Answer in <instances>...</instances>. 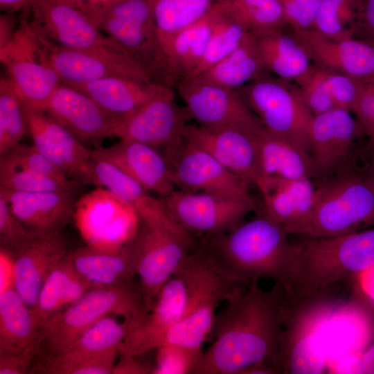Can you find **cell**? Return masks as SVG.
<instances>
[{
	"label": "cell",
	"mask_w": 374,
	"mask_h": 374,
	"mask_svg": "<svg viewBox=\"0 0 374 374\" xmlns=\"http://www.w3.org/2000/svg\"><path fill=\"white\" fill-rule=\"evenodd\" d=\"M285 301L280 284L265 291L253 283L215 314L214 340L194 374L279 373V341Z\"/></svg>",
	"instance_id": "6da1fadb"
},
{
	"label": "cell",
	"mask_w": 374,
	"mask_h": 374,
	"mask_svg": "<svg viewBox=\"0 0 374 374\" xmlns=\"http://www.w3.org/2000/svg\"><path fill=\"white\" fill-rule=\"evenodd\" d=\"M285 229L260 213L200 246L215 269L227 279L247 287L260 280L281 284L286 278L294 243Z\"/></svg>",
	"instance_id": "7a4b0ae2"
},
{
	"label": "cell",
	"mask_w": 374,
	"mask_h": 374,
	"mask_svg": "<svg viewBox=\"0 0 374 374\" xmlns=\"http://www.w3.org/2000/svg\"><path fill=\"white\" fill-rule=\"evenodd\" d=\"M233 290V284L197 247L163 286L150 310L132 323L119 354L139 357L156 350L197 301L211 294H230Z\"/></svg>",
	"instance_id": "3957f363"
},
{
	"label": "cell",
	"mask_w": 374,
	"mask_h": 374,
	"mask_svg": "<svg viewBox=\"0 0 374 374\" xmlns=\"http://www.w3.org/2000/svg\"><path fill=\"white\" fill-rule=\"evenodd\" d=\"M134 208L138 226L126 244L139 280L143 313L195 251L196 241L193 234L170 215L160 198L148 194Z\"/></svg>",
	"instance_id": "277c9868"
},
{
	"label": "cell",
	"mask_w": 374,
	"mask_h": 374,
	"mask_svg": "<svg viewBox=\"0 0 374 374\" xmlns=\"http://www.w3.org/2000/svg\"><path fill=\"white\" fill-rule=\"evenodd\" d=\"M143 311L140 285L133 280L91 289L39 326L34 364L60 354L85 330L106 316L122 317L133 322Z\"/></svg>",
	"instance_id": "5b68a950"
},
{
	"label": "cell",
	"mask_w": 374,
	"mask_h": 374,
	"mask_svg": "<svg viewBox=\"0 0 374 374\" xmlns=\"http://www.w3.org/2000/svg\"><path fill=\"white\" fill-rule=\"evenodd\" d=\"M374 226V184L364 175L344 174L315 186L308 222L294 235L327 238Z\"/></svg>",
	"instance_id": "8992f818"
},
{
	"label": "cell",
	"mask_w": 374,
	"mask_h": 374,
	"mask_svg": "<svg viewBox=\"0 0 374 374\" xmlns=\"http://www.w3.org/2000/svg\"><path fill=\"white\" fill-rule=\"evenodd\" d=\"M100 29L121 46L159 84L175 87L177 79L159 40L148 0H122L100 20Z\"/></svg>",
	"instance_id": "52a82bcc"
},
{
	"label": "cell",
	"mask_w": 374,
	"mask_h": 374,
	"mask_svg": "<svg viewBox=\"0 0 374 374\" xmlns=\"http://www.w3.org/2000/svg\"><path fill=\"white\" fill-rule=\"evenodd\" d=\"M262 126L310 152L309 131L313 114L299 85L267 72L238 89Z\"/></svg>",
	"instance_id": "ba28073f"
},
{
	"label": "cell",
	"mask_w": 374,
	"mask_h": 374,
	"mask_svg": "<svg viewBox=\"0 0 374 374\" xmlns=\"http://www.w3.org/2000/svg\"><path fill=\"white\" fill-rule=\"evenodd\" d=\"M0 60L24 103L43 110L61 80L46 60L28 17L20 19L14 36L0 48Z\"/></svg>",
	"instance_id": "9c48e42d"
},
{
	"label": "cell",
	"mask_w": 374,
	"mask_h": 374,
	"mask_svg": "<svg viewBox=\"0 0 374 374\" xmlns=\"http://www.w3.org/2000/svg\"><path fill=\"white\" fill-rule=\"evenodd\" d=\"M32 25L46 60L62 83H82L108 77L154 82L145 69L124 51L104 47H63L47 39Z\"/></svg>",
	"instance_id": "30bf717a"
},
{
	"label": "cell",
	"mask_w": 374,
	"mask_h": 374,
	"mask_svg": "<svg viewBox=\"0 0 374 374\" xmlns=\"http://www.w3.org/2000/svg\"><path fill=\"white\" fill-rule=\"evenodd\" d=\"M161 153L169 165L173 184L180 190L236 199L253 198L247 183L184 137Z\"/></svg>",
	"instance_id": "8fae6325"
},
{
	"label": "cell",
	"mask_w": 374,
	"mask_h": 374,
	"mask_svg": "<svg viewBox=\"0 0 374 374\" xmlns=\"http://www.w3.org/2000/svg\"><path fill=\"white\" fill-rule=\"evenodd\" d=\"M328 310V301L285 305L279 341L278 368L292 374L320 373L324 368L317 330Z\"/></svg>",
	"instance_id": "7c38bea8"
},
{
	"label": "cell",
	"mask_w": 374,
	"mask_h": 374,
	"mask_svg": "<svg viewBox=\"0 0 374 374\" xmlns=\"http://www.w3.org/2000/svg\"><path fill=\"white\" fill-rule=\"evenodd\" d=\"M191 118L205 127H234L252 134L262 126L239 91L193 78L175 86Z\"/></svg>",
	"instance_id": "4fadbf2b"
},
{
	"label": "cell",
	"mask_w": 374,
	"mask_h": 374,
	"mask_svg": "<svg viewBox=\"0 0 374 374\" xmlns=\"http://www.w3.org/2000/svg\"><path fill=\"white\" fill-rule=\"evenodd\" d=\"M170 215L192 233L210 237L220 234L243 222L257 209L253 198L236 199L205 193L175 190L160 198Z\"/></svg>",
	"instance_id": "5bb4252c"
},
{
	"label": "cell",
	"mask_w": 374,
	"mask_h": 374,
	"mask_svg": "<svg viewBox=\"0 0 374 374\" xmlns=\"http://www.w3.org/2000/svg\"><path fill=\"white\" fill-rule=\"evenodd\" d=\"M190 120L186 107L177 103L173 88L166 87L122 118L115 137L142 143L161 152L183 139L184 129Z\"/></svg>",
	"instance_id": "9a60e30c"
},
{
	"label": "cell",
	"mask_w": 374,
	"mask_h": 374,
	"mask_svg": "<svg viewBox=\"0 0 374 374\" xmlns=\"http://www.w3.org/2000/svg\"><path fill=\"white\" fill-rule=\"evenodd\" d=\"M43 111L82 143L93 148L100 147L106 139L115 136L120 121L87 94L62 82Z\"/></svg>",
	"instance_id": "2e32d148"
},
{
	"label": "cell",
	"mask_w": 374,
	"mask_h": 374,
	"mask_svg": "<svg viewBox=\"0 0 374 374\" xmlns=\"http://www.w3.org/2000/svg\"><path fill=\"white\" fill-rule=\"evenodd\" d=\"M28 11L33 26L49 41L66 48H111L126 52L82 11L58 0H35Z\"/></svg>",
	"instance_id": "e0dca14e"
},
{
	"label": "cell",
	"mask_w": 374,
	"mask_h": 374,
	"mask_svg": "<svg viewBox=\"0 0 374 374\" xmlns=\"http://www.w3.org/2000/svg\"><path fill=\"white\" fill-rule=\"evenodd\" d=\"M316 65L350 76L362 83L374 80V42L350 37L328 39L314 29H293L292 33Z\"/></svg>",
	"instance_id": "ac0fdd59"
},
{
	"label": "cell",
	"mask_w": 374,
	"mask_h": 374,
	"mask_svg": "<svg viewBox=\"0 0 374 374\" xmlns=\"http://www.w3.org/2000/svg\"><path fill=\"white\" fill-rule=\"evenodd\" d=\"M69 251L62 231L35 236L8 256L15 290L33 310L42 285L54 267Z\"/></svg>",
	"instance_id": "d6986e66"
},
{
	"label": "cell",
	"mask_w": 374,
	"mask_h": 374,
	"mask_svg": "<svg viewBox=\"0 0 374 374\" xmlns=\"http://www.w3.org/2000/svg\"><path fill=\"white\" fill-rule=\"evenodd\" d=\"M183 136L249 185L254 184L257 172L255 134L234 127H205L188 123Z\"/></svg>",
	"instance_id": "ffe728a7"
},
{
	"label": "cell",
	"mask_w": 374,
	"mask_h": 374,
	"mask_svg": "<svg viewBox=\"0 0 374 374\" xmlns=\"http://www.w3.org/2000/svg\"><path fill=\"white\" fill-rule=\"evenodd\" d=\"M33 144L69 178L80 183L91 158L89 148L43 110L24 104Z\"/></svg>",
	"instance_id": "44dd1931"
},
{
	"label": "cell",
	"mask_w": 374,
	"mask_h": 374,
	"mask_svg": "<svg viewBox=\"0 0 374 374\" xmlns=\"http://www.w3.org/2000/svg\"><path fill=\"white\" fill-rule=\"evenodd\" d=\"M76 191L22 193L0 186L13 214L34 236L62 231L73 217Z\"/></svg>",
	"instance_id": "7402d4cb"
},
{
	"label": "cell",
	"mask_w": 374,
	"mask_h": 374,
	"mask_svg": "<svg viewBox=\"0 0 374 374\" xmlns=\"http://www.w3.org/2000/svg\"><path fill=\"white\" fill-rule=\"evenodd\" d=\"M352 112L335 107L313 116L309 131L315 168L326 172L350 152L356 139L364 134Z\"/></svg>",
	"instance_id": "603a6c76"
},
{
	"label": "cell",
	"mask_w": 374,
	"mask_h": 374,
	"mask_svg": "<svg viewBox=\"0 0 374 374\" xmlns=\"http://www.w3.org/2000/svg\"><path fill=\"white\" fill-rule=\"evenodd\" d=\"M263 201L260 213L294 235L309 220L315 186L310 177L297 179L269 178L255 184Z\"/></svg>",
	"instance_id": "cb8c5ba5"
},
{
	"label": "cell",
	"mask_w": 374,
	"mask_h": 374,
	"mask_svg": "<svg viewBox=\"0 0 374 374\" xmlns=\"http://www.w3.org/2000/svg\"><path fill=\"white\" fill-rule=\"evenodd\" d=\"M93 149L122 168L147 192L163 198L175 190L167 160L150 145L119 139L109 146Z\"/></svg>",
	"instance_id": "d4e9b609"
},
{
	"label": "cell",
	"mask_w": 374,
	"mask_h": 374,
	"mask_svg": "<svg viewBox=\"0 0 374 374\" xmlns=\"http://www.w3.org/2000/svg\"><path fill=\"white\" fill-rule=\"evenodd\" d=\"M255 139L257 172L254 185L269 178H310L315 167L312 159L291 141L263 127L256 132Z\"/></svg>",
	"instance_id": "484cf974"
},
{
	"label": "cell",
	"mask_w": 374,
	"mask_h": 374,
	"mask_svg": "<svg viewBox=\"0 0 374 374\" xmlns=\"http://www.w3.org/2000/svg\"><path fill=\"white\" fill-rule=\"evenodd\" d=\"M87 94L120 121L162 91L166 87L123 77H108L82 83L66 84Z\"/></svg>",
	"instance_id": "4316f807"
},
{
	"label": "cell",
	"mask_w": 374,
	"mask_h": 374,
	"mask_svg": "<svg viewBox=\"0 0 374 374\" xmlns=\"http://www.w3.org/2000/svg\"><path fill=\"white\" fill-rule=\"evenodd\" d=\"M68 257L93 288L123 284L136 276L134 259L126 244L116 248L88 244L69 251Z\"/></svg>",
	"instance_id": "83f0119b"
},
{
	"label": "cell",
	"mask_w": 374,
	"mask_h": 374,
	"mask_svg": "<svg viewBox=\"0 0 374 374\" xmlns=\"http://www.w3.org/2000/svg\"><path fill=\"white\" fill-rule=\"evenodd\" d=\"M267 72L299 85L309 75L314 65L302 44L282 28L252 32Z\"/></svg>",
	"instance_id": "f1b7e54d"
},
{
	"label": "cell",
	"mask_w": 374,
	"mask_h": 374,
	"mask_svg": "<svg viewBox=\"0 0 374 374\" xmlns=\"http://www.w3.org/2000/svg\"><path fill=\"white\" fill-rule=\"evenodd\" d=\"M39 324L12 283L0 292V354L38 350Z\"/></svg>",
	"instance_id": "f546056e"
},
{
	"label": "cell",
	"mask_w": 374,
	"mask_h": 374,
	"mask_svg": "<svg viewBox=\"0 0 374 374\" xmlns=\"http://www.w3.org/2000/svg\"><path fill=\"white\" fill-rule=\"evenodd\" d=\"M364 83L318 65L299 85L305 103L313 115L339 107L352 112Z\"/></svg>",
	"instance_id": "4dcf8cb0"
},
{
	"label": "cell",
	"mask_w": 374,
	"mask_h": 374,
	"mask_svg": "<svg viewBox=\"0 0 374 374\" xmlns=\"http://www.w3.org/2000/svg\"><path fill=\"white\" fill-rule=\"evenodd\" d=\"M216 1L204 17L177 33L163 46L177 83L193 75L206 52L220 15Z\"/></svg>",
	"instance_id": "1f68e13d"
},
{
	"label": "cell",
	"mask_w": 374,
	"mask_h": 374,
	"mask_svg": "<svg viewBox=\"0 0 374 374\" xmlns=\"http://www.w3.org/2000/svg\"><path fill=\"white\" fill-rule=\"evenodd\" d=\"M91 289L92 286L76 271L67 254L45 279L33 309L39 326Z\"/></svg>",
	"instance_id": "d6a6232c"
},
{
	"label": "cell",
	"mask_w": 374,
	"mask_h": 374,
	"mask_svg": "<svg viewBox=\"0 0 374 374\" xmlns=\"http://www.w3.org/2000/svg\"><path fill=\"white\" fill-rule=\"evenodd\" d=\"M265 73L255 35L249 31L229 55L194 78L238 90Z\"/></svg>",
	"instance_id": "836d02e7"
},
{
	"label": "cell",
	"mask_w": 374,
	"mask_h": 374,
	"mask_svg": "<svg viewBox=\"0 0 374 374\" xmlns=\"http://www.w3.org/2000/svg\"><path fill=\"white\" fill-rule=\"evenodd\" d=\"M227 299L226 296L217 293L199 299L167 332L160 346L173 344L202 349L203 343L212 332L219 303Z\"/></svg>",
	"instance_id": "e575fe53"
},
{
	"label": "cell",
	"mask_w": 374,
	"mask_h": 374,
	"mask_svg": "<svg viewBox=\"0 0 374 374\" xmlns=\"http://www.w3.org/2000/svg\"><path fill=\"white\" fill-rule=\"evenodd\" d=\"M131 325L130 321L123 319L121 321L116 316H106L85 330L56 356L92 357L119 349Z\"/></svg>",
	"instance_id": "d590c367"
},
{
	"label": "cell",
	"mask_w": 374,
	"mask_h": 374,
	"mask_svg": "<svg viewBox=\"0 0 374 374\" xmlns=\"http://www.w3.org/2000/svg\"><path fill=\"white\" fill-rule=\"evenodd\" d=\"M217 0H148L163 46L177 33L204 17Z\"/></svg>",
	"instance_id": "8d00e7d4"
},
{
	"label": "cell",
	"mask_w": 374,
	"mask_h": 374,
	"mask_svg": "<svg viewBox=\"0 0 374 374\" xmlns=\"http://www.w3.org/2000/svg\"><path fill=\"white\" fill-rule=\"evenodd\" d=\"M80 183L103 188L134 207L148 195V192L122 168L93 149Z\"/></svg>",
	"instance_id": "74e56055"
},
{
	"label": "cell",
	"mask_w": 374,
	"mask_h": 374,
	"mask_svg": "<svg viewBox=\"0 0 374 374\" xmlns=\"http://www.w3.org/2000/svg\"><path fill=\"white\" fill-rule=\"evenodd\" d=\"M362 14V0H321L312 29L332 40L353 37Z\"/></svg>",
	"instance_id": "f35d334b"
},
{
	"label": "cell",
	"mask_w": 374,
	"mask_h": 374,
	"mask_svg": "<svg viewBox=\"0 0 374 374\" xmlns=\"http://www.w3.org/2000/svg\"><path fill=\"white\" fill-rule=\"evenodd\" d=\"M217 3L249 31L260 32L287 24L278 0H217Z\"/></svg>",
	"instance_id": "ab89813d"
},
{
	"label": "cell",
	"mask_w": 374,
	"mask_h": 374,
	"mask_svg": "<svg viewBox=\"0 0 374 374\" xmlns=\"http://www.w3.org/2000/svg\"><path fill=\"white\" fill-rule=\"evenodd\" d=\"M28 132L24 103L8 77L0 80V157Z\"/></svg>",
	"instance_id": "60d3db41"
},
{
	"label": "cell",
	"mask_w": 374,
	"mask_h": 374,
	"mask_svg": "<svg viewBox=\"0 0 374 374\" xmlns=\"http://www.w3.org/2000/svg\"><path fill=\"white\" fill-rule=\"evenodd\" d=\"M220 8V15L212 31L206 52L197 69L189 78L197 76L224 59L243 41L248 29ZM188 78V79H189Z\"/></svg>",
	"instance_id": "b9f144b4"
},
{
	"label": "cell",
	"mask_w": 374,
	"mask_h": 374,
	"mask_svg": "<svg viewBox=\"0 0 374 374\" xmlns=\"http://www.w3.org/2000/svg\"><path fill=\"white\" fill-rule=\"evenodd\" d=\"M118 357L119 349L92 357L55 356L34 364L30 373L112 374Z\"/></svg>",
	"instance_id": "7bdbcfd3"
},
{
	"label": "cell",
	"mask_w": 374,
	"mask_h": 374,
	"mask_svg": "<svg viewBox=\"0 0 374 374\" xmlns=\"http://www.w3.org/2000/svg\"><path fill=\"white\" fill-rule=\"evenodd\" d=\"M80 184L71 179L57 178L21 168H0V186L17 192L77 190Z\"/></svg>",
	"instance_id": "ee69618b"
},
{
	"label": "cell",
	"mask_w": 374,
	"mask_h": 374,
	"mask_svg": "<svg viewBox=\"0 0 374 374\" xmlns=\"http://www.w3.org/2000/svg\"><path fill=\"white\" fill-rule=\"evenodd\" d=\"M154 374H194L204 352L179 345H162L157 349Z\"/></svg>",
	"instance_id": "f6af8a7d"
},
{
	"label": "cell",
	"mask_w": 374,
	"mask_h": 374,
	"mask_svg": "<svg viewBox=\"0 0 374 374\" xmlns=\"http://www.w3.org/2000/svg\"><path fill=\"white\" fill-rule=\"evenodd\" d=\"M0 168H15L60 178L70 179L57 168L36 147L19 143L0 157Z\"/></svg>",
	"instance_id": "bcb514c9"
},
{
	"label": "cell",
	"mask_w": 374,
	"mask_h": 374,
	"mask_svg": "<svg viewBox=\"0 0 374 374\" xmlns=\"http://www.w3.org/2000/svg\"><path fill=\"white\" fill-rule=\"evenodd\" d=\"M34 237L13 214L5 197L0 195L1 251L10 256Z\"/></svg>",
	"instance_id": "7dc6e473"
},
{
	"label": "cell",
	"mask_w": 374,
	"mask_h": 374,
	"mask_svg": "<svg viewBox=\"0 0 374 374\" xmlns=\"http://www.w3.org/2000/svg\"><path fill=\"white\" fill-rule=\"evenodd\" d=\"M292 29H311L321 0H278Z\"/></svg>",
	"instance_id": "c3c4849f"
},
{
	"label": "cell",
	"mask_w": 374,
	"mask_h": 374,
	"mask_svg": "<svg viewBox=\"0 0 374 374\" xmlns=\"http://www.w3.org/2000/svg\"><path fill=\"white\" fill-rule=\"evenodd\" d=\"M352 113L355 114L364 134L368 136L374 130V80L364 84Z\"/></svg>",
	"instance_id": "681fc988"
},
{
	"label": "cell",
	"mask_w": 374,
	"mask_h": 374,
	"mask_svg": "<svg viewBox=\"0 0 374 374\" xmlns=\"http://www.w3.org/2000/svg\"><path fill=\"white\" fill-rule=\"evenodd\" d=\"M36 357L33 351L0 354V374L30 373Z\"/></svg>",
	"instance_id": "f907efd6"
},
{
	"label": "cell",
	"mask_w": 374,
	"mask_h": 374,
	"mask_svg": "<svg viewBox=\"0 0 374 374\" xmlns=\"http://www.w3.org/2000/svg\"><path fill=\"white\" fill-rule=\"evenodd\" d=\"M91 17L98 25L108 10L122 0H58Z\"/></svg>",
	"instance_id": "816d5d0a"
},
{
	"label": "cell",
	"mask_w": 374,
	"mask_h": 374,
	"mask_svg": "<svg viewBox=\"0 0 374 374\" xmlns=\"http://www.w3.org/2000/svg\"><path fill=\"white\" fill-rule=\"evenodd\" d=\"M132 357L119 354L112 374H146L152 373L153 368L148 367Z\"/></svg>",
	"instance_id": "f5cc1de1"
},
{
	"label": "cell",
	"mask_w": 374,
	"mask_h": 374,
	"mask_svg": "<svg viewBox=\"0 0 374 374\" xmlns=\"http://www.w3.org/2000/svg\"><path fill=\"white\" fill-rule=\"evenodd\" d=\"M373 321L368 342L359 360L358 371L361 373L374 374V317Z\"/></svg>",
	"instance_id": "db71d44e"
},
{
	"label": "cell",
	"mask_w": 374,
	"mask_h": 374,
	"mask_svg": "<svg viewBox=\"0 0 374 374\" xmlns=\"http://www.w3.org/2000/svg\"><path fill=\"white\" fill-rule=\"evenodd\" d=\"M15 14L5 12L0 16V48L9 42L18 28Z\"/></svg>",
	"instance_id": "11a10c76"
},
{
	"label": "cell",
	"mask_w": 374,
	"mask_h": 374,
	"mask_svg": "<svg viewBox=\"0 0 374 374\" xmlns=\"http://www.w3.org/2000/svg\"><path fill=\"white\" fill-rule=\"evenodd\" d=\"M362 14L360 30L374 42V0H362Z\"/></svg>",
	"instance_id": "9f6ffc18"
},
{
	"label": "cell",
	"mask_w": 374,
	"mask_h": 374,
	"mask_svg": "<svg viewBox=\"0 0 374 374\" xmlns=\"http://www.w3.org/2000/svg\"><path fill=\"white\" fill-rule=\"evenodd\" d=\"M362 280L360 285L364 287V292L368 298V304L374 308V267L363 273L358 278Z\"/></svg>",
	"instance_id": "6f0895ef"
},
{
	"label": "cell",
	"mask_w": 374,
	"mask_h": 374,
	"mask_svg": "<svg viewBox=\"0 0 374 374\" xmlns=\"http://www.w3.org/2000/svg\"><path fill=\"white\" fill-rule=\"evenodd\" d=\"M35 0H0V9L3 12L16 13L28 10Z\"/></svg>",
	"instance_id": "680465c9"
},
{
	"label": "cell",
	"mask_w": 374,
	"mask_h": 374,
	"mask_svg": "<svg viewBox=\"0 0 374 374\" xmlns=\"http://www.w3.org/2000/svg\"><path fill=\"white\" fill-rule=\"evenodd\" d=\"M364 175L374 184V152L371 153L370 162Z\"/></svg>",
	"instance_id": "91938a15"
},
{
	"label": "cell",
	"mask_w": 374,
	"mask_h": 374,
	"mask_svg": "<svg viewBox=\"0 0 374 374\" xmlns=\"http://www.w3.org/2000/svg\"><path fill=\"white\" fill-rule=\"evenodd\" d=\"M368 150L370 153L374 152V130L368 136Z\"/></svg>",
	"instance_id": "94428289"
}]
</instances>
